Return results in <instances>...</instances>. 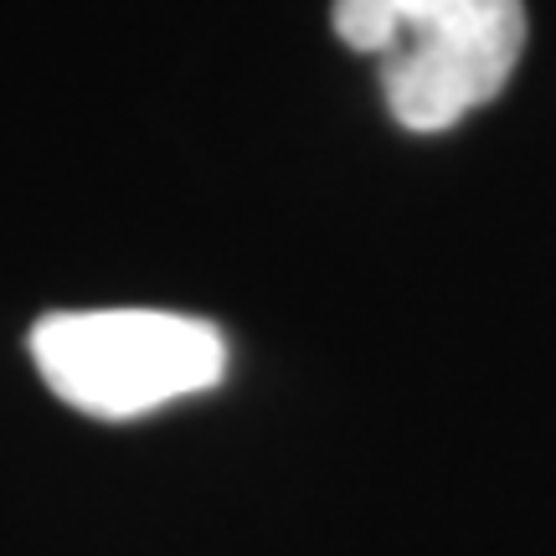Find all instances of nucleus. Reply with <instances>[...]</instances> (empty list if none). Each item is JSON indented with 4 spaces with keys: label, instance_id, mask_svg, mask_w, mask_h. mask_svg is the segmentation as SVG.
<instances>
[{
    "label": "nucleus",
    "instance_id": "f257e3e1",
    "mask_svg": "<svg viewBox=\"0 0 556 556\" xmlns=\"http://www.w3.org/2000/svg\"><path fill=\"white\" fill-rule=\"evenodd\" d=\"M336 37L387 58L381 93L402 129L438 135L510 83L526 47L520 0H336Z\"/></svg>",
    "mask_w": 556,
    "mask_h": 556
},
{
    "label": "nucleus",
    "instance_id": "f03ea898",
    "mask_svg": "<svg viewBox=\"0 0 556 556\" xmlns=\"http://www.w3.org/2000/svg\"><path fill=\"white\" fill-rule=\"evenodd\" d=\"M31 361L67 407L119 422L217 387L227 345L206 319L170 309H78L41 319Z\"/></svg>",
    "mask_w": 556,
    "mask_h": 556
}]
</instances>
